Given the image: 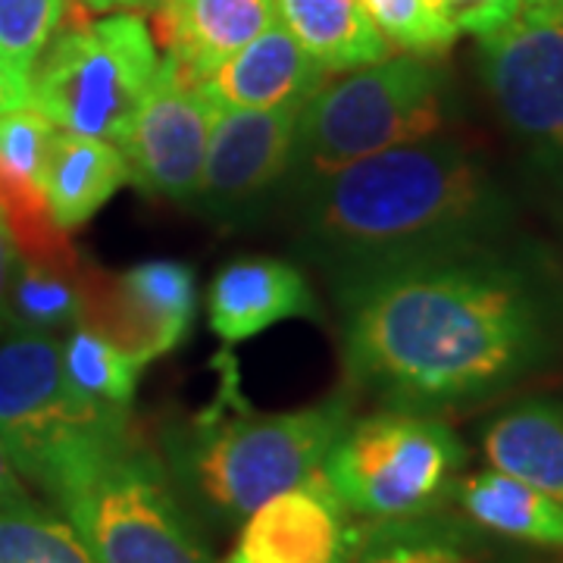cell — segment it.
Listing matches in <instances>:
<instances>
[{"label":"cell","instance_id":"cell-1","mask_svg":"<svg viewBox=\"0 0 563 563\" xmlns=\"http://www.w3.org/2000/svg\"><path fill=\"white\" fill-rule=\"evenodd\" d=\"M344 369L388 407L442 413L558 354L563 301L501 247L404 263L339 285Z\"/></svg>","mask_w":563,"mask_h":563},{"label":"cell","instance_id":"cell-2","mask_svg":"<svg viewBox=\"0 0 563 563\" xmlns=\"http://www.w3.org/2000/svg\"><path fill=\"white\" fill-rule=\"evenodd\" d=\"M298 220L307 257L344 285L501 247L514 203L483 154L442 132L298 185Z\"/></svg>","mask_w":563,"mask_h":563},{"label":"cell","instance_id":"cell-3","mask_svg":"<svg viewBox=\"0 0 563 563\" xmlns=\"http://www.w3.org/2000/svg\"><path fill=\"white\" fill-rule=\"evenodd\" d=\"M351 422L344 398L261 413L244 401L225 361L220 391L198 417L166 432V470L179 492L220 523H242L285 488L313 479Z\"/></svg>","mask_w":563,"mask_h":563},{"label":"cell","instance_id":"cell-4","mask_svg":"<svg viewBox=\"0 0 563 563\" xmlns=\"http://www.w3.org/2000/svg\"><path fill=\"white\" fill-rule=\"evenodd\" d=\"M132 432V413L107 410L69 385L54 335L0 332V444L25 483L57 501Z\"/></svg>","mask_w":563,"mask_h":563},{"label":"cell","instance_id":"cell-5","mask_svg":"<svg viewBox=\"0 0 563 563\" xmlns=\"http://www.w3.org/2000/svg\"><path fill=\"white\" fill-rule=\"evenodd\" d=\"M454 117L448 79L426 57H385L307 98L298 117L295 169L303 181L398 144L442 135Z\"/></svg>","mask_w":563,"mask_h":563},{"label":"cell","instance_id":"cell-6","mask_svg":"<svg viewBox=\"0 0 563 563\" xmlns=\"http://www.w3.org/2000/svg\"><path fill=\"white\" fill-rule=\"evenodd\" d=\"M466 448L435 413L388 407L351 420L329 448L320 476L363 520H410L435 514L454 495Z\"/></svg>","mask_w":563,"mask_h":563},{"label":"cell","instance_id":"cell-7","mask_svg":"<svg viewBox=\"0 0 563 563\" xmlns=\"http://www.w3.org/2000/svg\"><path fill=\"white\" fill-rule=\"evenodd\" d=\"M57 504L95 563H217L181 510L166 463L132 432Z\"/></svg>","mask_w":563,"mask_h":563},{"label":"cell","instance_id":"cell-8","mask_svg":"<svg viewBox=\"0 0 563 563\" xmlns=\"http://www.w3.org/2000/svg\"><path fill=\"white\" fill-rule=\"evenodd\" d=\"M161 69L139 13L76 22L44 47L29 76V103L63 132L120 141Z\"/></svg>","mask_w":563,"mask_h":563},{"label":"cell","instance_id":"cell-9","mask_svg":"<svg viewBox=\"0 0 563 563\" xmlns=\"http://www.w3.org/2000/svg\"><path fill=\"white\" fill-rule=\"evenodd\" d=\"M479 73L507 132L563 179V13L520 10L479 38Z\"/></svg>","mask_w":563,"mask_h":563},{"label":"cell","instance_id":"cell-10","mask_svg":"<svg viewBox=\"0 0 563 563\" xmlns=\"http://www.w3.org/2000/svg\"><path fill=\"white\" fill-rule=\"evenodd\" d=\"M298 117L301 107L235 110L217 103L201 185L191 201L203 217L222 225H244L276 201L295 169Z\"/></svg>","mask_w":563,"mask_h":563},{"label":"cell","instance_id":"cell-11","mask_svg":"<svg viewBox=\"0 0 563 563\" xmlns=\"http://www.w3.org/2000/svg\"><path fill=\"white\" fill-rule=\"evenodd\" d=\"M213 113L217 103L203 85L181 79L161 57L144 101L117 141L129 166V181L147 198L195 201Z\"/></svg>","mask_w":563,"mask_h":563},{"label":"cell","instance_id":"cell-12","mask_svg":"<svg viewBox=\"0 0 563 563\" xmlns=\"http://www.w3.org/2000/svg\"><path fill=\"white\" fill-rule=\"evenodd\" d=\"M198 320V276L188 263L141 261L117 276L91 266L85 320L141 366L179 347Z\"/></svg>","mask_w":563,"mask_h":563},{"label":"cell","instance_id":"cell-13","mask_svg":"<svg viewBox=\"0 0 563 563\" xmlns=\"http://www.w3.org/2000/svg\"><path fill=\"white\" fill-rule=\"evenodd\" d=\"M357 526L320 473L244 517L235 563H344Z\"/></svg>","mask_w":563,"mask_h":563},{"label":"cell","instance_id":"cell-14","mask_svg":"<svg viewBox=\"0 0 563 563\" xmlns=\"http://www.w3.org/2000/svg\"><path fill=\"white\" fill-rule=\"evenodd\" d=\"M54 139L57 125L32 103L0 113V213L20 257H63L76 251L44 198V166Z\"/></svg>","mask_w":563,"mask_h":563},{"label":"cell","instance_id":"cell-15","mask_svg":"<svg viewBox=\"0 0 563 563\" xmlns=\"http://www.w3.org/2000/svg\"><path fill=\"white\" fill-rule=\"evenodd\" d=\"M273 22V0H157L151 35L181 79L203 85Z\"/></svg>","mask_w":563,"mask_h":563},{"label":"cell","instance_id":"cell-16","mask_svg":"<svg viewBox=\"0 0 563 563\" xmlns=\"http://www.w3.org/2000/svg\"><path fill=\"white\" fill-rule=\"evenodd\" d=\"M210 329L222 344H239L295 317H320L301 266L279 257H242L222 266L207 291Z\"/></svg>","mask_w":563,"mask_h":563},{"label":"cell","instance_id":"cell-17","mask_svg":"<svg viewBox=\"0 0 563 563\" xmlns=\"http://www.w3.org/2000/svg\"><path fill=\"white\" fill-rule=\"evenodd\" d=\"M325 81L317 63L288 35L279 20L254 41H247L235 57L203 81L210 101L235 110H279L303 107L307 98Z\"/></svg>","mask_w":563,"mask_h":563},{"label":"cell","instance_id":"cell-18","mask_svg":"<svg viewBox=\"0 0 563 563\" xmlns=\"http://www.w3.org/2000/svg\"><path fill=\"white\" fill-rule=\"evenodd\" d=\"M122 185H129V166L117 141L57 129L44 166V198L63 232L81 229Z\"/></svg>","mask_w":563,"mask_h":563},{"label":"cell","instance_id":"cell-19","mask_svg":"<svg viewBox=\"0 0 563 563\" xmlns=\"http://www.w3.org/2000/svg\"><path fill=\"white\" fill-rule=\"evenodd\" d=\"M276 20L325 76L391 57V44L361 0H273Z\"/></svg>","mask_w":563,"mask_h":563},{"label":"cell","instance_id":"cell-20","mask_svg":"<svg viewBox=\"0 0 563 563\" xmlns=\"http://www.w3.org/2000/svg\"><path fill=\"white\" fill-rule=\"evenodd\" d=\"M483 451L492 470L563 504V404L523 401L488 422Z\"/></svg>","mask_w":563,"mask_h":563},{"label":"cell","instance_id":"cell-21","mask_svg":"<svg viewBox=\"0 0 563 563\" xmlns=\"http://www.w3.org/2000/svg\"><path fill=\"white\" fill-rule=\"evenodd\" d=\"M454 498L463 514L492 536L563 551V504L501 470L457 479Z\"/></svg>","mask_w":563,"mask_h":563},{"label":"cell","instance_id":"cell-22","mask_svg":"<svg viewBox=\"0 0 563 563\" xmlns=\"http://www.w3.org/2000/svg\"><path fill=\"white\" fill-rule=\"evenodd\" d=\"M88 273L79 251L63 257H20L7 301V329L69 332L88 310Z\"/></svg>","mask_w":563,"mask_h":563},{"label":"cell","instance_id":"cell-23","mask_svg":"<svg viewBox=\"0 0 563 563\" xmlns=\"http://www.w3.org/2000/svg\"><path fill=\"white\" fill-rule=\"evenodd\" d=\"M344 563H492L476 536L432 514L357 526Z\"/></svg>","mask_w":563,"mask_h":563},{"label":"cell","instance_id":"cell-24","mask_svg":"<svg viewBox=\"0 0 563 563\" xmlns=\"http://www.w3.org/2000/svg\"><path fill=\"white\" fill-rule=\"evenodd\" d=\"M63 373L81 398L107 410L132 413V401L141 383V366L120 344L110 342L95 325L79 322L60 342Z\"/></svg>","mask_w":563,"mask_h":563},{"label":"cell","instance_id":"cell-25","mask_svg":"<svg viewBox=\"0 0 563 563\" xmlns=\"http://www.w3.org/2000/svg\"><path fill=\"white\" fill-rule=\"evenodd\" d=\"M0 563H95L66 517L38 504L0 507Z\"/></svg>","mask_w":563,"mask_h":563},{"label":"cell","instance_id":"cell-26","mask_svg":"<svg viewBox=\"0 0 563 563\" xmlns=\"http://www.w3.org/2000/svg\"><path fill=\"white\" fill-rule=\"evenodd\" d=\"M369 20L383 32L391 47H401L413 57H439L457 32L444 22L442 13L429 7V0H361Z\"/></svg>","mask_w":563,"mask_h":563},{"label":"cell","instance_id":"cell-27","mask_svg":"<svg viewBox=\"0 0 563 563\" xmlns=\"http://www.w3.org/2000/svg\"><path fill=\"white\" fill-rule=\"evenodd\" d=\"M66 0H0V57L32 76L44 47L60 32Z\"/></svg>","mask_w":563,"mask_h":563},{"label":"cell","instance_id":"cell-28","mask_svg":"<svg viewBox=\"0 0 563 563\" xmlns=\"http://www.w3.org/2000/svg\"><path fill=\"white\" fill-rule=\"evenodd\" d=\"M523 10V0H444L442 16L461 35H492L514 22Z\"/></svg>","mask_w":563,"mask_h":563},{"label":"cell","instance_id":"cell-29","mask_svg":"<svg viewBox=\"0 0 563 563\" xmlns=\"http://www.w3.org/2000/svg\"><path fill=\"white\" fill-rule=\"evenodd\" d=\"M16 266H20V247L0 213V332L7 329V301H10V285L16 276Z\"/></svg>","mask_w":563,"mask_h":563},{"label":"cell","instance_id":"cell-30","mask_svg":"<svg viewBox=\"0 0 563 563\" xmlns=\"http://www.w3.org/2000/svg\"><path fill=\"white\" fill-rule=\"evenodd\" d=\"M29 103V73L0 57V113Z\"/></svg>","mask_w":563,"mask_h":563},{"label":"cell","instance_id":"cell-31","mask_svg":"<svg viewBox=\"0 0 563 563\" xmlns=\"http://www.w3.org/2000/svg\"><path fill=\"white\" fill-rule=\"evenodd\" d=\"M29 492H25V479L20 470L13 466L7 448L0 444V507H16V504H29Z\"/></svg>","mask_w":563,"mask_h":563},{"label":"cell","instance_id":"cell-32","mask_svg":"<svg viewBox=\"0 0 563 563\" xmlns=\"http://www.w3.org/2000/svg\"><path fill=\"white\" fill-rule=\"evenodd\" d=\"M91 10H147L157 0H81Z\"/></svg>","mask_w":563,"mask_h":563},{"label":"cell","instance_id":"cell-33","mask_svg":"<svg viewBox=\"0 0 563 563\" xmlns=\"http://www.w3.org/2000/svg\"><path fill=\"white\" fill-rule=\"evenodd\" d=\"M523 10H542V13H563V0H523Z\"/></svg>","mask_w":563,"mask_h":563},{"label":"cell","instance_id":"cell-34","mask_svg":"<svg viewBox=\"0 0 563 563\" xmlns=\"http://www.w3.org/2000/svg\"><path fill=\"white\" fill-rule=\"evenodd\" d=\"M442 3H444V0H429V7H432L435 13H442ZM444 22H448V20H444Z\"/></svg>","mask_w":563,"mask_h":563},{"label":"cell","instance_id":"cell-35","mask_svg":"<svg viewBox=\"0 0 563 563\" xmlns=\"http://www.w3.org/2000/svg\"><path fill=\"white\" fill-rule=\"evenodd\" d=\"M225 563H235V561H232V558H229V561H225Z\"/></svg>","mask_w":563,"mask_h":563}]
</instances>
